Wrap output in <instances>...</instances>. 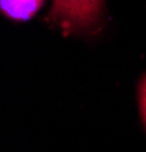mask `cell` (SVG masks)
<instances>
[{
	"instance_id": "6da1fadb",
	"label": "cell",
	"mask_w": 146,
	"mask_h": 152,
	"mask_svg": "<svg viewBox=\"0 0 146 152\" xmlns=\"http://www.w3.org/2000/svg\"><path fill=\"white\" fill-rule=\"evenodd\" d=\"M104 0H53L47 21L64 34H84L94 31L101 23Z\"/></svg>"
},
{
	"instance_id": "7a4b0ae2",
	"label": "cell",
	"mask_w": 146,
	"mask_h": 152,
	"mask_svg": "<svg viewBox=\"0 0 146 152\" xmlns=\"http://www.w3.org/2000/svg\"><path fill=\"white\" fill-rule=\"evenodd\" d=\"M44 0H0V12L14 21L31 20L43 6Z\"/></svg>"
},
{
	"instance_id": "3957f363",
	"label": "cell",
	"mask_w": 146,
	"mask_h": 152,
	"mask_svg": "<svg viewBox=\"0 0 146 152\" xmlns=\"http://www.w3.org/2000/svg\"><path fill=\"white\" fill-rule=\"evenodd\" d=\"M140 105H142L143 119H145V123H146V78L142 84V90H140Z\"/></svg>"
}]
</instances>
